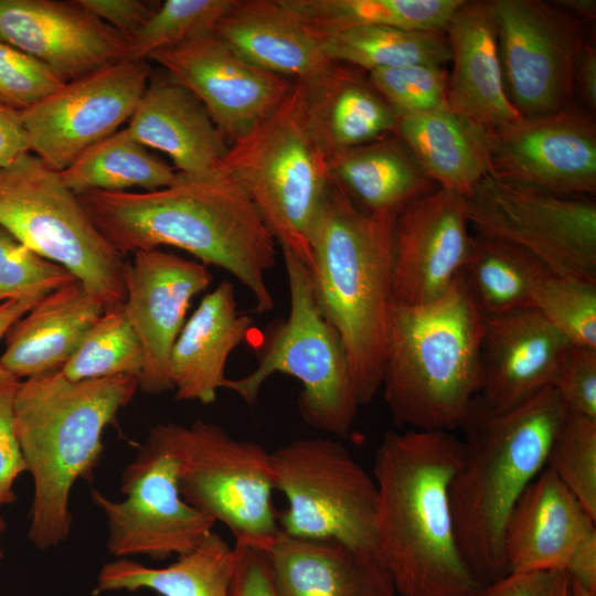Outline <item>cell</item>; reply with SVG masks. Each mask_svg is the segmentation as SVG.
Here are the masks:
<instances>
[{"label":"cell","instance_id":"30bf717a","mask_svg":"<svg viewBox=\"0 0 596 596\" xmlns=\"http://www.w3.org/2000/svg\"><path fill=\"white\" fill-rule=\"evenodd\" d=\"M167 427L183 500L226 525L235 543L265 550L280 531L273 503L270 453L259 443L235 438L202 419L189 426L167 423Z\"/></svg>","mask_w":596,"mask_h":596},{"label":"cell","instance_id":"f35d334b","mask_svg":"<svg viewBox=\"0 0 596 596\" xmlns=\"http://www.w3.org/2000/svg\"><path fill=\"white\" fill-rule=\"evenodd\" d=\"M545 467L596 520V419L567 413L554 434Z\"/></svg>","mask_w":596,"mask_h":596},{"label":"cell","instance_id":"8d00e7d4","mask_svg":"<svg viewBox=\"0 0 596 596\" xmlns=\"http://www.w3.org/2000/svg\"><path fill=\"white\" fill-rule=\"evenodd\" d=\"M142 366V348L123 302L104 311L60 370L77 382L117 375L139 379Z\"/></svg>","mask_w":596,"mask_h":596},{"label":"cell","instance_id":"cb8c5ba5","mask_svg":"<svg viewBox=\"0 0 596 596\" xmlns=\"http://www.w3.org/2000/svg\"><path fill=\"white\" fill-rule=\"evenodd\" d=\"M214 33L251 64L295 82L309 79L332 62L323 39L288 0H234Z\"/></svg>","mask_w":596,"mask_h":596},{"label":"cell","instance_id":"52a82bcc","mask_svg":"<svg viewBox=\"0 0 596 596\" xmlns=\"http://www.w3.org/2000/svg\"><path fill=\"white\" fill-rule=\"evenodd\" d=\"M217 170L246 193L281 249L309 268L311 231L332 180L327 153L307 126L298 82L268 117L228 145Z\"/></svg>","mask_w":596,"mask_h":596},{"label":"cell","instance_id":"f1b7e54d","mask_svg":"<svg viewBox=\"0 0 596 596\" xmlns=\"http://www.w3.org/2000/svg\"><path fill=\"white\" fill-rule=\"evenodd\" d=\"M105 310L77 279L52 290L8 330L0 368L19 380L61 369Z\"/></svg>","mask_w":596,"mask_h":596},{"label":"cell","instance_id":"4316f807","mask_svg":"<svg viewBox=\"0 0 596 596\" xmlns=\"http://www.w3.org/2000/svg\"><path fill=\"white\" fill-rule=\"evenodd\" d=\"M298 83L307 126L327 155L396 132L398 116L365 71L331 62Z\"/></svg>","mask_w":596,"mask_h":596},{"label":"cell","instance_id":"8fae6325","mask_svg":"<svg viewBox=\"0 0 596 596\" xmlns=\"http://www.w3.org/2000/svg\"><path fill=\"white\" fill-rule=\"evenodd\" d=\"M270 469L274 489L287 501L277 515L283 533L332 540L376 556V485L343 445L299 438L270 451Z\"/></svg>","mask_w":596,"mask_h":596},{"label":"cell","instance_id":"b9f144b4","mask_svg":"<svg viewBox=\"0 0 596 596\" xmlns=\"http://www.w3.org/2000/svg\"><path fill=\"white\" fill-rule=\"evenodd\" d=\"M74 279L66 268L40 256L0 226V304L47 295Z\"/></svg>","mask_w":596,"mask_h":596},{"label":"cell","instance_id":"d590c367","mask_svg":"<svg viewBox=\"0 0 596 596\" xmlns=\"http://www.w3.org/2000/svg\"><path fill=\"white\" fill-rule=\"evenodd\" d=\"M327 57L366 73L413 64L445 66L451 53L443 31H417L385 25L349 29L323 39Z\"/></svg>","mask_w":596,"mask_h":596},{"label":"cell","instance_id":"9c48e42d","mask_svg":"<svg viewBox=\"0 0 596 596\" xmlns=\"http://www.w3.org/2000/svg\"><path fill=\"white\" fill-rule=\"evenodd\" d=\"M0 226L66 268L106 309L125 301V257L99 234L61 173L32 152L0 168Z\"/></svg>","mask_w":596,"mask_h":596},{"label":"cell","instance_id":"816d5d0a","mask_svg":"<svg viewBox=\"0 0 596 596\" xmlns=\"http://www.w3.org/2000/svg\"><path fill=\"white\" fill-rule=\"evenodd\" d=\"M575 92L592 114L596 110V49L588 41L584 46L575 71Z\"/></svg>","mask_w":596,"mask_h":596},{"label":"cell","instance_id":"f546056e","mask_svg":"<svg viewBox=\"0 0 596 596\" xmlns=\"http://www.w3.org/2000/svg\"><path fill=\"white\" fill-rule=\"evenodd\" d=\"M396 134L440 189L467 198L492 172L497 132L449 106L400 117Z\"/></svg>","mask_w":596,"mask_h":596},{"label":"cell","instance_id":"f907efd6","mask_svg":"<svg viewBox=\"0 0 596 596\" xmlns=\"http://www.w3.org/2000/svg\"><path fill=\"white\" fill-rule=\"evenodd\" d=\"M565 572L584 588L596 593V532L575 549Z\"/></svg>","mask_w":596,"mask_h":596},{"label":"cell","instance_id":"7bdbcfd3","mask_svg":"<svg viewBox=\"0 0 596 596\" xmlns=\"http://www.w3.org/2000/svg\"><path fill=\"white\" fill-rule=\"evenodd\" d=\"M63 84L46 66L0 40V104L24 110Z\"/></svg>","mask_w":596,"mask_h":596},{"label":"cell","instance_id":"f5cc1de1","mask_svg":"<svg viewBox=\"0 0 596 596\" xmlns=\"http://www.w3.org/2000/svg\"><path fill=\"white\" fill-rule=\"evenodd\" d=\"M45 295H31L0 304V339L12 324L31 310Z\"/></svg>","mask_w":596,"mask_h":596},{"label":"cell","instance_id":"681fc988","mask_svg":"<svg viewBox=\"0 0 596 596\" xmlns=\"http://www.w3.org/2000/svg\"><path fill=\"white\" fill-rule=\"evenodd\" d=\"M30 152L21 110L0 104V168Z\"/></svg>","mask_w":596,"mask_h":596},{"label":"cell","instance_id":"11a10c76","mask_svg":"<svg viewBox=\"0 0 596 596\" xmlns=\"http://www.w3.org/2000/svg\"><path fill=\"white\" fill-rule=\"evenodd\" d=\"M566 596H596V593H593L582 585H579L574 579L568 576L567 593Z\"/></svg>","mask_w":596,"mask_h":596},{"label":"cell","instance_id":"d6a6232c","mask_svg":"<svg viewBox=\"0 0 596 596\" xmlns=\"http://www.w3.org/2000/svg\"><path fill=\"white\" fill-rule=\"evenodd\" d=\"M552 274L525 249L505 241L473 235L462 277L483 317L535 306L536 296Z\"/></svg>","mask_w":596,"mask_h":596},{"label":"cell","instance_id":"ba28073f","mask_svg":"<svg viewBox=\"0 0 596 596\" xmlns=\"http://www.w3.org/2000/svg\"><path fill=\"white\" fill-rule=\"evenodd\" d=\"M281 252L289 288L288 317L267 331L256 369L226 379L223 389L253 405L269 376H292L302 385L298 409L306 424L344 437L360 406L344 345L318 307L307 265L288 249Z\"/></svg>","mask_w":596,"mask_h":596},{"label":"cell","instance_id":"f6af8a7d","mask_svg":"<svg viewBox=\"0 0 596 596\" xmlns=\"http://www.w3.org/2000/svg\"><path fill=\"white\" fill-rule=\"evenodd\" d=\"M20 382L0 368V507L15 501L13 483L25 471L14 415V400Z\"/></svg>","mask_w":596,"mask_h":596},{"label":"cell","instance_id":"7402d4cb","mask_svg":"<svg viewBox=\"0 0 596 596\" xmlns=\"http://www.w3.org/2000/svg\"><path fill=\"white\" fill-rule=\"evenodd\" d=\"M445 33L453 63L449 108L493 132L518 120L504 87L493 0H462Z\"/></svg>","mask_w":596,"mask_h":596},{"label":"cell","instance_id":"e0dca14e","mask_svg":"<svg viewBox=\"0 0 596 596\" xmlns=\"http://www.w3.org/2000/svg\"><path fill=\"white\" fill-rule=\"evenodd\" d=\"M207 266L160 248L138 251L125 272L126 316L143 353L139 389L171 391L169 363L191 300L212 283Z\"/></svg>","mask_w":596,"mask_h":596},{"label":"cell","instance_id":"ac0fdd59","mask_svg":"<svg viewBox=\"0 0 596 596\" xmlns=\"http://www.w3.org/2000/svg\"><path fill=\"white\" fill-rule=\"evenodd\" d=\"M492 173L563 196L596 191V126L574 105L521 116L497 132Z\"/></svg>","mask_w":596,"mask_h":596},{"label":"cell","instance_id":"7c38bea8","mask_svg":"<svg viewBox=\"0 0 596 596\" xmlns=\"http://www.w3.org/2000/svg\"><path fill=\"white\" fill-rule=\"evenodd\" d=\"M467 200L475 235L514 244L557 276L596 281V203L563 196L494 173Z\"/></svg>","mask_w":596,"mask_h":596},{"label":"cell","instance_id":"484cf974","mask_svg":"<svg viewBox=\"0 0 596 596\" xmlns=\"http://www.w3.org/2000/svg\"><path fill=\"white\" fill-rule=\"evenodd\" d=\"M253 319L238 310L234 285L221 281L201 299L170 354L171 391L177 401L212 404L227 379L231 353L246 339Z\"/></svg>","mask_w":596,"mask_h":596},{"label":"cell","instance_id":"4dcf8cb0","mask_svg":"<svg viewBox=\"0 0 596 596\" xmlns=\"http://www.w3.org/2000/svg\"><path fill=\"white\" fill-rule=\"evenodd\" d=\"M327 158L331 179L369 213L397 215L409 202L438 188L396 132L336 150Z\"/></svg>","mask_w":596,"mask_h":596},{"label":"cell","instance_id":"6f0895ef","mask_svg":"<svg viewBox=\"0 0 596 596\" xmlns=\"http://www.w3.org/2000/svg\"><path fill=\"white\" fill-rule=\"evenodd\" d=\"M567 593V592H566Z\"/></svg>","mask_w":596,"mask_h":596},{"label":"cell","instance_id":"1f68e13d","mask_svg":"<svg viewBox=\"0 0 596 596\" xmlns=\"http://www.w3.org/2000/svg\"><path fill=\"white\" fill-rule=\"evenodd\" d=\"M233 566L234 549L212 531L166 567H147L125 557L105 564L96 593L146 588L161 596H231Z\"/></svg>","mask_w":596,"mask_h":596},{"label":"cell","instance_id":"603a6c76","mask_svg":"<svg viewBox=\"0 0 596 596\" xmlns=\"http://www.w3.org/2000/svg\"><path fill=\"white\" fill-rule=\"evenodd\" d=\"M593 519L544 467L514 503L503 533L509 572L566 571L575 549L596 532Z\"/></svg>","mask_w":596,"mask_h":596},{"label":"cell","instance_id":"ffe728a7","mask_svg":"<svg viewBox=\"0 0 596 596\" xmlns=\"http://www.w3.org/2000/svg\"><path fill=\"white\" fill-rule=\"evenodd\" d=\"M0 40L64 83L128 58L129 53V41L77 0H0Z\"/></svg>","mask_w":596,"mask_h":596},{"label":"cell","instance_id":"d4e9b609","mask_svg":"<svg viewBox=\"0 0 596 596\" xmlns=\"http://www.w3.org/2000/svg\"><path fill=\"white\" fill-rule=\"evenodd\" d=\"M278 596H398L371 553L279 531L264 550Z\"/></svg>","mask_w":596,"mask_h":596},{"label":"cell","instance_id":"c3c4849f","mask_svg":"<svg viewBox=\"0 0 596 596\" xmlns=\"http://www.w3.org/2000/svg\"><path fill=\"white\" fill-rule=\"evenodd\" d=\"M129 42L146 24L155 8L142 0H77Z\"/></svg>","mask_w":596,"mask_h":596},{"label":"cell","instance_id":"83f0119b","mask_svg":"<svg viewBox=\"0 0 596 596\" xmlns=\"http://www.w3.org/2000/svg\"><path fill=\"white\" fill-rule=\"evenodd\" d=\"M127 129L185 174L217 169L228 147L201 102L164 72H152Z\"/></svg>","mask_w":596,"mask_h":596},{"label":"cell","instance_id":"836d02e7","mask_svg":"<svg viewBox=\"0 0 596 596\" xmlns=\"http://www.w3.org/2000/svg\"><path fill=\"white\" fill-rule=\"evenodd\" d=\"M61 173L76 195L91 191H155L171 184L178 171L152 155L125 128L86 149Z\"/></svg>","mask_w":596,"mask_h":596},{"label":"cell","instance_id":"ab89813d","mask_svg":"<svg viewBox=\"0 0 596 596\" xmlns=\"http://www.w3.org/2000/svg\"><path fill=\"white\" fill-rule=\"evenodd\" d=\"M534 309L570 344L596 349V281L551 275Z\"/></svg>","mask_w":596,"mask_h":596},{"label":"cell","instance_id":"db71d44e","mask_svg":"<svg viewBox=\"0 0 596 596\" xmlns=\"http://www.w3.org/2000/svg\"><path fill=\"white\" fill-rule=\"evenodd\" d=\"M561 9L573 15L574 18L590 23L596 18L595 0H561L554 1Z\"/></svg>","mask_w":596,"mask_h":596},{"label":"cell","instance_id":"9a60e30c","mask_svg":"<svg viewBox=\"0 0 596 596\" xmlns=\"http://www.w3.org/2000/svg\"><path fill=\"white\" fill-rule=\"evenodd\" d=\"M151 74L149 61L125 58L64 83L21 110L30 152L62 172L130 119Z\"/></svg>","mask_w":596,"mask_h":596},{"label":"cell","instance_id":"7a4b0ae2","mask_svg":"<svg viewBox=\"0 0 596 596\" xmlns=\"http://www.w3.org/2000/svg\"><path fill=\"white\" fill-rule=\"evenodd\" d=\"M462 441L450 432H387L374 458L375 554L400 596H478L464 561L449 485Z\"/></svg>","mask_w":596,"mask_h":596},{"label":"cell","instance_id":"2e32d148","mask_svg":"<svg viewBox=\"0 0 596 596\" xmlns=\"http://www.w3.org/2000/svg\"><path fill=\"white\" fill-rule=\"evenodd\" d=\"M147 61L201 102L227 145L268 117L294 86L244 60L214 32L155 52Z\"/></svg>","mask_w":596,"mask_h":596},{"label":"cell","instance_id":"60d3db41","mask_svg":"<svg viewBox=\"0 0 596 596\" xmlns=\"http://www.w3.org/2000/svg\"><path fill=\"white\" fill-rule=\"evenodd\" d=\"M368 75L398 118L448 106L445 66L413 64L375 70Z\"/></svg>","mask_w":596,"mask_h":596},{"label":"cell","instance_id":"5bb4252c","mask_svg":"<svg viewBox=\"0 0 596 596\" xmlns=\"http://www.w3.org/2000/svg\"><path fill=\"white\" fill-rule=\"evenodd\" d=\"M504 87L521 116L571 105L586 23L542 0H493Z\"/></svg>","mask_w":596,"mask_h":596},{"label":"cell","instance_id":"7dc6e473","mask_svg":"<svg viewBox=\"0 0 596 596\" xmlns=\"http://www.w3.org/2000/svg\"><path fill=\"white\" fill-rule=\"evenodd\" d=\"M231 596H278L265 551L235 543Z\"/></svg>","mask_w":596,"mask_h":596},{"label":"cell","instance_id":"e575fe53","mask_svg":"<svg viewBox=\"0 0 596 596\" xmlns=\"http://www.w3.org/2000/svg\"><path fill=\"white\" fill-rule=\"evenodd\" d=\"M320 35L366 25L443 31L462 0H288Z\"/></svg>","mask_w":596,"mask_h":596},{"label":"cell","instance_id":"8992f818","mask_svg":"<svg viewBox=\"0 0 596 596\" xmlns=\"http://www.w3.org/2000/svg\"><path fill=\"white\" fill-rule=\"evenodd\" d=\"M483 326L462 273L432 301H392L381 389L397 426L461 427L481 389Z\"/></svg>","mask_w":596,"mask_h":596},{"label":"cell","instance_id":"277c9868","mask_svg":"<svg viewBox=\"0 0 596 596\" xmlns=\"http://www.w3.org/2000/svg\"><path fill=\"white\" fill-rule=\"evenodd\" d=\"M138 390L136 376L74 382L60 369L20 382L15 429L34 485L28 536L38 549L67 539L71 489L77 479L93 477L102 459L105 428Z\"/></svg>","mask_w":596,"mask_h":596},{"label":"cell","instance_id":"74e56055","mask_svg":"<svg viewBox=\"0 0 596 596\" xmlns=\"http://www.w3.org/2000/svg\"><path fill=\"white\" fill-rule=\"evenodd\" d=\"M234 0H166L129 42L128 58L147 60L152 53L214 32Z\"/></svg>","mask_w":596,"mask_h":596},{"label":"cell","instance_id":"ee69618b","mask_svg":"<svg viewBox=\"0 0 596 596\" xmlns=\"http://www.w3.org/2000/svg\"><path fill=\"white\" fill-rule=\"evenodd\" d=\"M551 386L568 413L596 419V349L570 345Z\"/></svg>","mask_w":596,"mask_h":596},{"label":"cell","instance_id":"6da1fadb","mask_svg":"<svg viewBox=\"0 0 596 596\" xmlns=\"http://www.w3.org/2000/svg\"><path fill=\"white\" fill-rule=\"evenodd\" d=\"M77 196L121 256L161 246L182 249L234 276L249 290L257 313L274 308L266 274L276 264L277 243L246 193L220 170L178 172L171 184L155 191Z\"/></svg>","mask_w":596,"mask_h":596},{"label":"cell","instance_id":"d6986e66","mask_svg":"<svg viewBox=\"0 0 596 596\" xmlns=\"http://www.w3.org/2000/svg\"><path fill=\"white\" fill-rule=\"evenodd\" d=\"M469 228L466 196L437 188L409 202L394 223L393 300L419 305L446 292L469 258Z\"/></svg>","mask_w":596,"mask_h":596},{"label":"cell","instance_id":"9f6ffc18","mask_svg":"<svg viewBox=\"0 0 596 596\" xmlns=\"http://www.w3.org/2000/svg\"><path fill=\"white\" fill-rule=\"evenodd\" d=\"M6 530V521L3 520V518L0 515V539H1V535L2 533L4 532ZM3 557V552L2 550L0 549V560Z\"/></svg>","mask_w":596,"mask_h":596},{"label":"cell","instance_id":"5b68a950","mask_svg":"<svg viewBox=\"0 0 596 596\" xmlns=\"http://www.w3.org/2000/svg\"><path fill=\"white\" fill-rule=\"evenodd\" d=\"M395 217L362 210L332 180L310 235L313 294L342 340L360 405L382 385Z\"/></svg>","mask_w":596,"mask_h":596},{"label":"cell","instance_id":"3957f363","mask_svg":"<svg viewBox=\"0 0 596 596\" xmlns=\"http://www.w3.org/2000/svg\"><path fill=\"white\" fill-rule=\"evenodd\" d=\"M567 413L552 386L504 412L489 408L478 395L470 406L460 427L462 457L449 501L460 554L483 585L509 573L503 551L508 517L545 467Z\"/></svg>","mask_w":596,"mask_h":596},{"label":"cell","instance_id":"bcb514c9","mask_svg":"<svg viewBox=\"0 0 596 596\" xmlns=\"http://www.w3.org/2000/svg\"><path fill=\"white\" fill-rule=\"evenodd\" d=\"M567 584L564 571L509 572L483 585L478 596H566Z\"/></svg>","mask_w":596,"mask_h":596},{"label":"cell","instance_id":"44dd1931","mask_svg":"<svg viewBox=\"0 0 596 596\" xmlns=\"http://www.w3.org/2000/svg\"><path fill=\"white\" fill-rule=\"evenodd\" d=\"M570 342L534 308L485 317L479 397L509 411L547 386Z\"/></svg>","mask_w":596,"mask_h":596},{"label":"cell","instance_id":"4fadbf2b","mask_svg":"<svg viewBox=\"0 0 596 596\" xmlns=\"http://www.w3.org/2000/svg\"><path fill=\"white\" fill-rule=\"evenodd\" d=\"M123 501L92 490L107 523L114 556L143 554L153 560L181 556L212 532L214 521L188 504L178 486V459L167 424L152 428L120 480Z\"/></svg>","mask_w":596,"mask_h":596}]
</instances>
